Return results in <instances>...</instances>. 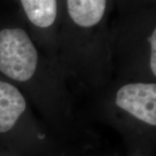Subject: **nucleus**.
I'll return each mask as SVG.
<instances>
[{
    "label": "nucleus",
    "instance_id": "1",
    "mask_svg": "<svg viewBox=\"0 0 156 156\" xmlns=\"http://www.w3.org/2000/svg\"><path fill=\"white\" fill-rule=\"evenodd\" d=\"M37 65V52L28 34L20 28L0 31V71L17 82L33 76Z\"/></svg>",
    "mask_w": 156,
    "mask_h": 156
},
{
    "label": "nucleus",
    "instance_id": "2",
    "mask_svg": "<svg viewBox=\"0 0 156 156\" xmlns=\"http://www.w3.org/2000/svg\"><path fill=\"white\" fill-rule=\"evenodd\" d=\"M117 107L151 126L156 125L155 83H129L117 91Z\"/></svg>",
    "mask_w": 156,
    "mask_h": 156
},
{
    "label": "nucleus",
    "instance_id": "3",
    "mask_svg": "<svg viewBox=\"0 0 156 156\" xmlns=\"http://www.w3.org/2000/svg\"><path fill=\"white\" fill-rule=\"evenodd\" d=\"M26 108V101L21 92L11 84L0 81V133L14 127Z\"/></svg>",
    "mask_w": 156,
    "mask_h": 156
},
{
    "label": "nucleus",
    "instance_id": "4",
    "mask_svg": "<svg viewBox=\"0 0 156 156\" xmlns=\"http://www.w3.org/2000/svg\"><path fill=\"white\" fill-rule=\"evenodd\" d=\"M67 5L73 21L81 27L89 28L101 20L106 0H67Z\"/></svg>",
    "mask_w": 156,
    "mask_h": 156
},
{
    "label": "nucleus",
    "instance_id": "5",
    "mask_svg": "<svg viewBox=\"0 0 156 156\" xmlns=\"http://www.w3.org/2000/svg\"><path fill=\"white\" fill-rule=\"evenodd\" d=\"M29 20L40 28H48L55 22L56 0H21Z\"/></svg>",
    "mask_w": 156,
    "mask_h": 156
},
{
    "label": "nucleus",
    "instance_id": "6",
    "mask_svg": "<svg viewBox=\"0 0 156 156\" xmlns=\"http://www.w3.org/2000/svg\"><path fill=\"white\" fill-rule=\"evenodd\" d=\"M151 44V56H150V67L154 75H156V30H154L149 37Z\"/></svg>",
    "mask_w": 156,
    "mask_h": 156
}]
</instances>
